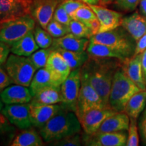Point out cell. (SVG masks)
<instances>
[{
    "label": "cell",
    "mask_w": 146,
    "mask_h": 146,
    "mask_svg": "<svg viewBox=\"0 0 146 146\" xmlns=\"http://www.w3.org/2000/svg\"><path fill=\"white\" fill-rule=\"evenodd\" d=\"M139 131L141 134L142 141L144 145H146V108L142 115L139 123Z\"/></svg>",
    "instance_id": "cell-43"
},
{
    "label": "cell",
    "mask_w": 146,
    "mask_h": 146,
    "mask_svg": "<svg viewBox=\"0 0 146 146\" xmlns=\"http://www.w3.org/2000/svg\"><path fill=\"white\" fill-rule=\"evenodd\" d=\"M139 1L140 0H115L114 5L117 10L130 12L135 10Z\"/></svg>",
    "instance_id": "cell-37"
},
{
    "label": "cell",
    "mask_w": 146,
    "mask_h": 146,
    "mask_svg": "<svg viewBox=\"0 0 146 146\" xmlns=\"http://www.w3.org/2000/svg\"><path fill=\"white\" fill-rule=\"evenodd\" d=\"M92 9L100 23L99 33L113 30L121 25L123 14L116 11L110 10L103 5H88Z\"/></svg>",
    "instance_id": "cell-15"
},
{
    "label": "cell",
    "mask_w": 146,
    "mask_h": 146,
    "mask_svg": "<svg viewBox=\"0 0 146 146\" xmlns=\"http://www.w3.org/2000/svg\"><path fill=\"white\" fill-rule=\"evenodd\" d=\"M0 98L5 104H23L31 101L33 95L29 87L15 84L1 92Z\"/></svg>",
    "instance_id": "cell-17"
},
{
    "label": "cell",
    "mask_w": 146,
    "mask_h": 146,
    "mask_svg": "<svg viewBox=\"0 0 146 146\" xmlns=\"http://www.w3.org/2000/svg\"><path fill=\"white\" fill-rule=\"evenodd\" d=\"M68 27L69 33L78 37L90 39L94 35L92 31L87 25L77 20L72 19L70 24L68 25Z\"/></svg>",
    "instance_id": "cell-30"
},
{
    "label": "cell",
    "mask_w": 146,
    "mask_h": 146,
    "mask_svg": "<svg viewBox=\"0 0 146 146\" xmlns=\"http://www.w3.org/2000/svg\"><path fill=\"white\" fill-rule=\"evenodd\" d=\"M81 68L72 70L66 79L60 85L62 97L61 104L67 109L74 112L81 89Z\"/></svg>",
    "instance_id": "cell-8"
},
{
    "label": "cell",
    "mask_w": 146,
    "mask_h": 146,
    "mask_svg": "<svg viewBox=\"0 0 146 146\" xmlns=\"http://www.w3.org/2000/svg\"><path fill=\"white\" fill-rule=\"evenodd\" d=\"M140 13L144 17H146V0H140L139 1Z\"/></svg>",
    "instance_id": "cell-45"
},
{
    "label": "cell",
    "mask_w": 146,
    "mask_h": 146,
    "mask_svg": "<svg viewBox=\"0 0 146 146\" xmlns=\"http://www.w3.org/2000/svg\"><path fill=\"white\" fill-rule=\"evenodd\" d=\"M21 133L16 135L11 141V146H42L44 145V141L33 128L22 130Z\"/></svg>",
    "instance_id": "cell-26"
},
{
    "label": "cell",
    "mask_w": 146,
    "mask_h": 146,
    "mask_svg": "<svg viewBox=\"0 0 146 146\" xmlns=\"http://www.w3.org/2000/svg\"><path fill=\"white\" fill-rule=\"evenodd\" d=\"M90 39L80 38L70 33L59 38H54L52 48H62L66 50L74 52H83L87 50Z\"/></svg>",
    "instance_id": "cell-21"
},
{
    "label": "cell",
    "mask_w": 146,
    "mask_h": 146,
    "mask_svg": "<svg viewBox=\"0 0 146 146\" xmlns=\"http://www.w3.org/2000/svg\"><path fill=\"white\" fill-rule=\"evenodd\" d=\"M10 52V45L0 41V66H2L5 63Z\"/></svg>",
    "instance_id": "cell-41"
},
{
    "label": "cell",
    "mask_w": 146,
    "mask_h": 146,
    "mask_svg": "<svg viewBox=\"0 0 146 146\" xmlns=\"http://www.w3.org/2000/svg\"><path fill=\"white\" fill-rule=\"evenodd\" d=\"M1 112L9 122L20 130L33 127L29 103L23 104H5Z\"/></svg>",
    "instance_id": "cell-10"
},
{
    "label": "cell",
    "mask_w": 146,
    "mask_h": 146,
    "mask_svg": "<svg viewBox=\"0 0 146 146\" xmlns=\"http://www.w3.org/2000/svg\"><path fill=\"white\" fill-rule=\"evenodd\" d=\"M60 85H61L55 80L52 74L45 67L39 69L37 72H35L29 87L33 96L42 89Z\"/></svg>",
    "instance_id": "cell-22"
},
{
    "label": "cell",
    "mask_w": 146,
    "mask_h": 146,
    "mask_svg": "<svg viewBox=\"0 0 146 146\" xmlns=\"http://www.w3.org/2000/svg\"><path fill=\"white\" fill-rule=\"evenodd\" d=\"M142 70H143V74L146 83V50L142 53Z\"/></svg>",
    "instance_id": "cell-44"
},
{
    "label": "cell",
    "mask_w": 146,
    "mask_h": 146,
    "mask_svg": "<svg viewBox=\"0 0 146 146\" xmlns=\"http://www.w3.org/2000/svg\"><path fill=\"white\" fill-rule=\"evenodd\" d=\"M3 107H4V106H3V102H2V100H1V98H0V112L2 110Z\"/></svg>",
    "instance_id": "cell-48"
},
{
    "label": "cell",
    "mask_w": 146,
    "mask_h": 146,
    "mask_svg": "<svg viewBox=\"0 0 146 146\" xmlns=\"http://www.w3.org/2000/svg\"><path fill=\"white\" fill-rule=\"evenodd\" d=\"M54 50H57L58 52L60 53L72 70L74 69L81 68L89 58L88 53L85 51L74 52V51L66 50L62 48H56Z\"/></svg>",
    "instance_id": "cell-29"
},
{
    "label": "cell",
    "mask_w": 146,
    "mask_h": 146,
    "mask_svg": "<svg viewBox=\"0 0 146 146\" xmlns=\"http://www.w3.org/2000/svg\"><path fill=\"white\" fill-rule=\"evenodd\" d=\"M34 36L36 43L41 49H46L52 47L54 39L52 36L41 26L35 27Z\"/></svg>",
    "instance_id": "cell-32"
},
{
    "label": "cell",
    "mask_w": 146,
    "mask_h": 146,
    "mask_svg": "<svg viewBox=\"0 0 146 146\" xmlns=\"http://www.w3.org/2000/svg\"><path fill=\"white\" fill-rule=\"evenodd\" d=\"M146 106V90L140 91L131 97L127 102L124 112L129 117L137 118Z\"/></svg>",
    "instance_id": "cell-28"
},
{
    "label": "cell",
    "mask_w": 146,
    "mask_h": 146,
    "mask_svg": "<svg viewBox=\"0 0 146 146\" xmlns=\"http://www.w3.org/2000/svg\"><path fill=\"white\" fill-rule=\"evenodd\" d=\"M45 68L60 85L66 79L72 71L64 58L56 50H53L51 52Z\"/></svg>",
    "instance_id": "cell-16"
},
{
    "label": "cell",
    "mask_w": 146,
    "mask_h": 146,
    "mask_svg": "<svg viewBox=\"0 0 146 146\" xmlns=\"http://www.w3.org/2000/svg\"><path fill=\"white\" fill-rule=\"evenodd\" d=\"M0 24H1V22H0Z\"/></svg>",
    "instance_id": "cell-49"
},
{
    "label": "cell",
    "mask_w": 146,
    "mask_h": 146,
    "mask_svg": "<svg viewBox=\"0 0 146 146\" xmlns=\"http://www.w3.org/2000/svg\"><path fill=\"white\" fill-rule=\"evenodd\" d=\"M90 41L106 45L123 54L126 58L133 56L135 50V41L123 27L99 33L92 36Z\"/></svg>",
    "instance_id": "cell-4"
},
{
    "label": "cell",
    "mask_w": 146,
    "mask_h": 146,
    "mask_svg": "<svg viewBox=\"0 0 146 146\" xmlns=\"http://www.w3.org/2000/svg\"><path fill=\"white\" fill-rule=\"evenodd\" d=\"M35 21L31 14L19 16L1 22L0 41L11 47L29 32L33 31Z\"/></svg>",
    "instance_id": "cell-5"
},
{
    "label": "cell",
    "mask_w": 146,
    "mask_h": 146,
    "mask_svg": "<svg viewBox=\"0 0 146 146\" xmlns=\"http://www.w3.org/2000/svg\"><path fill=\"white\" fill-rule=\"evenodd\" d=\"M15 131V127L12 125L4 115L0 112V139H11L14 136Z\"/></svg>",
    "instance_id": "cell-34"
},
{
    "label": "cell",
    "mask_w": 146,
    "mask_h": 146,
    "mask_svg": "<svg viewBox=\"0 0 146 146\" xmlns=\"http://www.w3.org/2000/svg\"><path fill=\"white\" fill-rule=\"evenodd\" d=\"M52 50V47L46 49L40 48V50H36L33 54L29 56V58L36 70H39L46 66L47 60Z\"/></svg>",
    "instance_id": "cell-31"
},
{
    "label": "cell",
    "mask_w": 146,
    "mask_h": 146,
    "mask_svg": "<svg viewBox=\"0 0 146 146\" xmlns=\"http://www.w3.org/2000/svg\"><path fill=\"white\" fill-rule=\"evenodd\" d=\"M87 52L89 57L94 58H112L123 61L126 58L120 52L106 45L96 43L94 41H89Z\"/></svg>",
    "instance_id": "cell-25"
},
{
    "label": "cell",
    "mask_w": 146,
    "mask_h": 146,
    "mask_svg": "<svg viewBox=\"0 0 146 146\" xmlns=\"http://www.w3.org/2000/svg\"><path fill=\"white\" fill-rule=\"evenodd\" d=\"M81 89L75 111L78 118L89 110L109 107L105 104L101 97L91 85L87 74L82 69L81 70Z\"/></svg>",
    "instance_id": "cell-7"
},
{
    "label": "cell",
    "mask_w": 146,
    "mask_h": 146,
    "mask_svg": "<svg viewBox=\"0 0 146 146\" xmlns=\"http://www.w3.org/2000/svg\"><path fill=\"white\" fill-rule=\"evenodd\" d=\"M129 135L127 137V141L126 145L127 146H137L139 145V135L138 128L137 124V119L130 117V124H129Z\"/></svg>",
    "instance_id": "cell-36"
},
{
    "label": "cell",
    "mask_w": 146,
    "mask_h": 146,
    "mask_svg": "<svg viewBox=\"0 0 146 146\" xmlns=\"http://www.w3.org/2000/svg\"><path fill=\"white\" fill-rule=\"evenodd\" d=\"M53 18L56 20V21L59 22V23L63 24L64 25H66V26H68L72 19L70 17V16L67 13L65 9L64 8L61 3L58 5V6L55 10Z\"/></svg>",
    "instance_id": "cell-38"
},
{
    "label": "cell",
    "mask_w": 146,
    "mask_h": 146,
    "mask_svg": "<svg viewBox=\"0 0 146 146\" xmlns=\"http://www.w3.org/2000/svg\"><path fill=\"white\" fill-rule=\"evenodd\" d=\"M62 0H33L31 14L39 26L46 30L54 12Z\"/></svg>",
    "instance_id": "cell-11"
},
{
    "label": "cell",
    "mask_w": 146,
    "mask_h": 146,
    "mask_svg": "<svg viewBox=\"0 0 146 146\" xmlns=\"http://www.w3.org/2000/svg\"><path fill=\"white\" fill-rule=\"evenodd\" d=\"M46 31L54 38L61 37L69 33L68 26L56 21L54 18H52L48 23Z\"/></svg>",
    "instance_id": "cell-33"
},
{
    "label": "cell",
    "mask_w": 146,
    "mask_h": 146,
    "mask_svg": "<svg viewBox=\"0 0 146 146\" xmlns=\"http://www.w3.org/2000/svg\"><path fill=\"white\" fill-rule=\"evenodd\" d=\"M120 26L137 42L146 33V17L138 12H135L131 15L123 17Z\"/></svg>",
    "instance_id": "cell-20"
},
{
    "label": "cell",
    "mask_w": 146,
    "mask_h": 146,
    "mask_svg": "<svg viewBox=\"0 0 146 146\" xmlns=\"http://www.w3.org/2000/svg\"><path fill=\"white\" fill-rule=\"evenodd\" d=\"M80 1L87 5H98L100 0H80Z\"/></svg>",
    "instance_id": "cell-46"
},
{
    "label": "cell",
    "mask_w": 146,
    "mask_h": 146,
    "mask_svg": "<svg viewBox=\"0 0 146 146\" xmlns=\"http://www.w3.org/2000/svg\"><path fill=\"white\" fill-rule=\"evenodd\" d=\"M117 112L112 108L91 109L78 117L82 129L87 135H94L98 131L102 123L111 115Z\"/></svg>",
    "instance_id": "cell-9"
},
{
    "label": "cell",
    "mask_w": 146,
    "mask_h": 146,
    "mask_svg": "<svg viewBox=\"0 0 146 146\" xmlns=\"http://www.w3.org/2000/svg\"><path fill=\"white\" fill-rule=\"evenodd\" d=\"M146 50V33L137 41L135 50L133 56L141 54Z\"/></svg>",
    "instance_id": "cell-42"
},
{
    "label": "cell",
    "mask_w": 146,
    "mask_h": 146,
    "mask_svg": "<svg viewBox=\"0 0 146 146\" xmlns=\"http://www.w3.org/2000/svg\"><path fill=\"white\" fill-rule=\"evenodd\" d=\"M83 141V138L77 133L67 136L57 141L50 142V145L56 146H78L82 145Z\"/></svg>",
    "instance_id": "cell-35"
},
{
    "label": "cell",
    "mask_w": 146,
    "mask_h": 146,
    "mask_svg": "<svg viewBox=\"0 0 146 146\" xmlns=\"http://www.w3.org/2000/svg\"><path fill=\"white\" fill-rule=\"evenodd\" d=\"M115 0H100V3L101 5H103V6H104V5H109L110 4V3H112L114 2Z\"/></svg>",
    "instance_id": "cell-47"
},
{
    "label": "cell",
    "mask_w": 146,
    "mask_h": 146,
    "mask_svg": "<svg viewBox=\"0 0 146 146\" xmlns=\"http://www.w3.org/2000/svg\"><path fill=\"white\" fill-rule=\"evenodd\" d=\"M39 49V47L35 39L33 31L29 32L26 35L20 39L10 47V51L12 54L26 57L30 56Z\"/></svg>",
    "instance_id": "cell-23"
},
{
    "label": "cell",
    "mask_w": 146,
    "mask_h": 146,
    "mask_svg": "<svg viewBox=\"0 0 146 146\" xmlns=\"http://www.w3.org/2000/svg\"><path fill=\"white\" fill-rule=\"evenodd\" d=\"M72 18L87 25L92 31L94 35L98 33L100 29L99 21L92 9L87 4L78 8L73 14Z\"/></svg>",
    "instance_id": "cell-27"
},
{
    "label": "cell",
    "mask_w": 146,
    "mask_h": 146,
    "mask_svg": "<svg viewBox=\"0 0 146 146\" xmlns=\"http://www.w3.org/2000/svg\"><path fill=\"white\" fill-rule=\"evenodd\" d=\"M31 120L33 127L41 129L47 122L64 108L62 104H36L29 103Z\"/></svg>",
    "instance_id": "cell-12"
},
{
    "label": "cell",
    "mask_w": 146,
    "mask_h": 146,
    "mask_svg": "<svg viewBox=\"0 0 146 146\" xmlns=\"http://www.w3.org/2000/svg\"><path fill=\"white\" fill-rule=\"evenodd\" d=\"M130 117L125 112H116L108 117L96 133L125 131L129 129Z\"/></svg>",
    "instance_id": "cell-19"
},
{
    "label": "cell",
    "mask_w": 146,
    "mask_h": 146,
    "mask_svg": "<svg viewBox=\"0 0 146 146\" xmlns=\"http://www.w3.org/2000/svg\"><path fill=\"white\" fill-rule=\"evenodd\" d=\"M4 68L14 84L29 87L36 68L29 57L12 54L4 64Z\"/></svg>",
    "instance_id": "cell-6"
},
{
    "label": "cell",
    "mask_w": 146,
    "mask_h": 146,
    "mask_svg": "<svg viewBox=\"0 0 146 146\" xmlns=\"http://www.w3.org/2000/svg\"><path fill=\"white\" fill-rule=\"evenodd\" d=\"M140 91L139 87L129 78L122 68H118L114 75L110 92V107L117 112H124L131 97Z\"/></svg>",
    "instance_id": "cell-3"
},
{
    "label": "cell",
    "mask_w": 146,
    "mask_h": 146,
    "mask_svg": "<svg viewBox=\"0 0 146 146\" xmlns=\"http://www.w3.org/2000/svg\"><path fill=\"white\" fill-rule=\"evenodd\" d=\"M142 54L126 58L121 68L131 80L142 91L146 90L145 81L142 70Z\"/></svg>",
    "instance_id": "cell-18"
},
{
    "label": "cell",
    "mask_w": 146,
    "mask_h": 146,
    "mask_svg": "<svg viewBox=\"0 0 146 146\" xmlns=\"http://www.w3.org/2000/svg\"><path fill=\"white\" fill-rule=\"evenodd\" d=\"M81 128L76 113L64 108L39 129V132L43 141L50 143L79 133Z\"/></svg>",
    "instance_id": "cell-2"
},
{
    "label": "cell",
    "mask_w": 146,
    "mask_h": 146,
    "mask_svg": "<svg viewBox=\"0 0 146 146\" xmlns=\"http://www.w3.org/2000/svg\"><path fill=\"white\" fill-rule=\"evenodd\" d=\"M14 83L13 80L11 78L5 69L3 68L1 66H0V94L6 87Z\"/></svg>",
    "instance_id": "cell-40"
},
{
    "label": "cell",
    "mask_w": 146,
    "mask_h": 146,
    "mask_svg": "<svg viewBox=\"0 0 146 146\" xmlns=\"http://www.w3.org/2000/svg\"><path fill=\"white\" fill-rule=\"evenodd\" d=\"M64 8L70 17L72 18L74 12L82 6H84L86 3L82 2L80 0H62L61 2Z\"/></svg>",
    "instance_id": "cell-39"
},
{
    "label": "cell",
    "mask_w": 146,
    "mask_h": 146,
    "mask_svg": "<svg viewBox=\"0 0 146 146\" xmlns=\"http://www.w3.org/2000/svg\"><path fill=\"white\" fill-rule=\"evenodd\" d=\"M112 58L89 57L81 69L87 74L89 83L108 106L114 75L120 66L117 60Z\"/></svg>",
    "instance_id": "cell-1"
},
{
    "label": "cell",
    "mask_w": 146,
    "mask_h": 146,
    "mask_svg": "<svg viewBox=\"0 0 146 146\" xmlns=\"http://www.w3.org/2000/svg\"><path fill=\"white\" fill-rule=\"evenodd\" d=\"M127 135L124 131L95 133L83 138L84 143L91 146H124L127 141Z\"/></svg>",
    "instance_id": "cell-14"
},
{
    "label": "cell",
    "mask_w": 146,
    "mask_h": 146,
    "mask_svg": "<svg viewBox=\"0 0 146 146\" xmlns=\"http://www.w3.org/2000/svg\"><path fill=\"white\" fill-rule=\"evenodd\" d=\"M33 0H0V22L31 14Z\"/></svg>",
    "instance_id": "cell-13"
},
{
    "label": "cell",
    "mask_w": 146,
    "mask_h": 146,
    "mask_svg": "<svg viewBox=\"0 0 146 146\" xmlns=\"http://www.w3.org/2000/svg\"><path fill=\"white\" fill-rule=\"evenodd\" d=\"M62 102L60 86H53L43 89L33 96L30 103L36 104H57Z\"/></svg>",
    "instance_id": "cell-24"
}]
</instances>
